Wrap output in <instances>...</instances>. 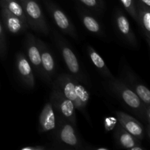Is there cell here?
Segmentation results:
<instances>
[{
	"label": "cell",
	"instance_id": "cell-22",
	"mask_svg": "<svg viewBox=\"0 0 150 150\" xmlns=\"http://www.w3.org/2000/svg\"><path fill=\"white\" fill-rule=\"evenodd\" d=\"M79 1L86 7L95 10H102L104 8L103 0H79Z\"/></svg>",
	"mask_w": 150,
	"mask_h": 150
},
{
	"label": "cell",
	"instance_id": "cell-18",
	"mask_svg": "<svg viewBox=\"0 0 150 150\" xmlns=\"http://www.w3.org/2000/svg\"><path fill=\"white\" fill-rule=\"evenodd\" d=\"M87 51L91 61L93 63L95 67L98 69V71L101 73V75L108 79H113L114 76L111 74V71L108 68L105 62L100 56V54L90 45L87 46Z\"/></svg>",
	"mask_w": 150,
	"mask_h": 150
},
{
	"label": "cell",
	"instance_id": "cell-6",
	"mask_svg": "<svg viewBox=\"0 0 150 150\" xmlns=\"http://www.w3.org/2000/svg\"><path fill=\"white\" fill-rule=\"evenodd\" d=\"M54 35L55 37L56 42L57 43L59 49L60 50L63 59H64L69 71L73 76H75V77L79 78V79L81 78V74L80 65H79L77 57H76L71 48L66 43L65 41L62 40V38L59 35H58L57 32H54Z\"/></svg>",
	"mask_w": 150,
	"mask_h": 150
},
{
	"label": "cell",
	"instance_id": "cell-5",
	"mask_svg": "<svg viewBox=\"0 0 150 150\" xmlns=\"http://www.w3.org/2000/svg\"><path fill=\"white\" fill-rule=\"evenodd\" d=\"M44 2L46 6L47 10L51 15V18L54 20V23L57 25V26L63 32L70 35L73 38L76 39L78 38V35L76 28L68 18V17L64 14V12L49 0H44Z\"/></svg>",
	"mask_w": 150,
	"mask_h": 150
},
{
	"label": "cell",
	"instance_id": "cell-10",
	"mask_svg": "<svg viewBox=\"0 0 150 150\" xmlns=\"http://www.w3.org/2000/svg\"><path fill=\"white\" fill-rule=\"evenodd\" d=\"M37 42L40 54L41 64L45 76L44 80L46 81L47 82H49L55 73V61L51 51L48 49L43 41L40 39H37Z\"/></svg>",
	"mask_w": 150,
	"mask_h": 150
},
{
	"label": "cell",
	"instance_id": "cell-3",
	"mask_svg": "<svg viewBox=\"0 0 150 150\" xmlns=\"http://www.w3.org/2000/svg\"><path fill=\"white\" fill-rule=\"evenodd\" d=\"M23 7L28 26L41 34L47 35L49 28L37 0H19Z\"/></svg>",
	"mask_w": 150,
	"mask_h": 150
},
{
	"label": "cell",
	"instance_id": "cell-4",
	"mask_svg": "<svg viewBox=\"0 0 150 150\" xmlns=\"http://www.w3.org/2000/svg\"><path fill=\"white\" fill-rule=\"evenodd\" d=\"M51 103L53 108L63 118V121L67 122L76 126V108L73 103L62 95L60 91L54 88L51 95Z\"/></svg>",
	"mask_w": 150,
	"mask_h": 150
},
{
	"label": "cell",
	"instance_id": "cell-15",
	"mask_svg": "<svg viewBox=\"0 0 150 150\" xmlns=\"http://www.w3.org/2000/svg\"><path fill=\"white\" fill-rule=\"evenodd\" d=\"M138 23L140 25L148 45H150V7L136 0Z\"/></svg>",
	"mask_w": 150,
	"mask_h": 150
},
{
	"label": "cell",
	"instance_id": "cell-25",
	"mask_svg": "<svg viewBox=\"0 0 150 150\" xmlns=\"http://www.w3.org/2000/svg\"><path fill=\"white\" fill-rule=\"evenodd\" d=\"M46 149V147L42 146H25L22 148L21 150H43Z\"/></svg>",
	"mask_w": 150,
	"mask_h": 150
},
{
	"label": "cell",
	"instance_id": "cell-19",
	"mask_svg": "<svg viewBox=\"0 0 150 150\" xmlns=\"http://www.w3.org/2000/svg\"><path fill=\"white\" fill-rule=\"evenodd\" d=\"M0 4L5 6L9 11H10L13 15L19 18L25 24L28 26L23 7L19 0H0Z\"/></svg>",
	"mask_w": 150,
	"mask_h": 150
},
{
	"label": "cell",
	"instance_id": "cell-7",
	"mask_svg": "<svg viewBox=\"0 0 150 150\" xmlns=\"http://www.w3.org/2000/svg\"><path fill=\"white\" fill-rule=\"evenodd\" d=\"M116 116L117 121L125 130L139 140L144 139L145 137V129L140 122L122 111H116Z\"/></svg>",
	"mask_w": 150,
	"mask_h": 150
},
{
	"label": "cell",
	"instance_id": "cell-20",
	"mask_svg": "<svg viewBox=\"0 0 150 150\" xmlns=\"http://www.w3.org/2000/svg\"><path fill=\"white\" fill-rule=\"evenodd\" d=\"M81 18L83 26L89 32L94 34H97V35L101 34L102 27H101L99 22L95 18L84 13H81Z\"/></svg>",
	"mask_w": 150,
	"mask_h": 150
},
{
	"label": "cell",
	"instance_id": "cell-24",
	"mask_svg": "<svg viewBox=\"0 0 150 150\" xmlns=\"http://www.w3.org/2000/svg\"><path fill=\"white\" fill-rule=\"evenodd\" d=\"M116 124H117V120H115L113 117H108L105 120L104 126H105V130L109 131V130H113L115 127Z\"/></svg>",
	"mask_w": 150,
	"mask_h": 150
},
{
	"label": "cell",
	"instance_id": "cell-13",
	"mask_svg": "<svg viewBox=\"0 0 150 150\" xmlns=\"http://www.w3.org/2000/svg\"><path fill=\"white\" fill-rule=\"evenodd\" d=\"M1 8V16H2L3 23L7 28L8 32L10 33L18 34L23 32L28 28L27 25L25 24L19 18L13 15L10 11H9L5 6L0 4Z\"/></svg>",
	"mask_w": 150,
	"mask_h": 150
},
{
	"label": "cell",
	"instance_id": "cell-1",
	"mask_svg": "<svg viewBox=\"0 0 150 150\" xmlns=\"http://www.w3.org/2000/svg\"><path fill=\"white\" fill-rule=\"evenodd\" d=\"M105 86L111 92L118 97L134 114L139 116L141 120L146 121V109L149 105H145L126 83L114 77L107 81Z\"/></svg>",
	"mask_w": 150,
	"mask_h": 150
},
{
	"label": "cell",
	"instance_id": "cell-8",
	"mask_svg": "<svg viewBox=\"0 0 150 150\" xmlns=\"http://www.w3.org/2000/svg\"><path fill=\"white\" fill-rule=\"evenodd\" d=\"M26 48L27 51L28 59L31 65L42 79H45L42 64H41L40 54L38 48L37 39L32 34L28 33L26 38Z\"/></svg>",
	"mask_w": 150,
	"mask_h": 150
},
{
	"label": "cell",
	"instance_id": "cell-26",
	"mask_svg": "<svg viewBox=\"0 0 150 150\" xmlns=\"http://www.w3.org/2000/svg\"><path fill=\"white\" fill-rule=\"evenodd\" d=\"M139 2L142 3L144 5L147 6V7H150V0H138Z\"/></svg>",
	"mask_w": 150,
	"mask_h": 150
},
{
	"label": "cell",
	"instance_id": "cell-21",
	"mask_svg": "<svg viewBox=\"0 0 150 150\" xmlns=\"http://www.w3.org/2000/svg\"><path fill=\"white\" fill-rule=\"evenodd\" d=\"M125 10L138 23V13L136 9V0H120Z\"/></svg>",
	"mask_w": 150,
	"mask_h": 150
},
{
	"label": "cell",
	"instance_id": "cell-9",
	"mask_svg": "<svg viewBox=\"0 0 150 150\" xmlns=\"http://www.w3.org/2000/svg\"><path fill=\"white\" fill-rule=\"evenodd\" d=\"M114 21L115 26L119 33L121 36L128 42L130 45L134 47L138 46V41L136 40L134 32L132 29L127 18L125 16L124 13L120 11L119 9L116 10L114 15Z\"/></svg>",
	"mask_w": 150,
	"mask_h": 150
},
{
	"label": "cell",
	"instance_id": "cell-14",
	"mask_svg": "<svg viewBox=\"0 0 150 150\" xmlns=\"http://www.w3.org/2000/svg\"><path fill=\"white\" fill-rule=\"evenodd\" d=\"M56 127V117L51 102L47 103L42 108L39 117V131H51Z\"/></svg>",
	"mask_w": 150,
	"mask_h": 150
},
{
	"label": "cell",
	"instance_id": "cell-16",
	"mask_svg": "<svg viewBox=\"0 0 150 150\" xmlns=\"http://www.w3.org/2000/svg\"><path fill=\"white\" fill-rule=\"evenodd\" d=\"M115 139L118 144L125 149H131L134 146H142V141L128 133L120 125L116 128Z\"/></svg>",
	"mask_w": 150,
	"mask_h": 150
},
{
	"label": "cell",
	"instance_id": "cell-12",
	"mask_svg": "<svg viewBox=\"0 0 150 150\" xmlns=\"http://www.w3.org/2000/svg\"><path fill=\"white\" fill-rule=\"evenodd\" d=\"M16 67L23 83L28 87L33 88L35 86V81L32 66L23 53L19 52L16 55Z\"/></svg>",
	"mask_w": 150,
	"mask_h": 150
},
{
	"label": "cell",
	"instance_id": "cell-27",
	"mask_svg": "<svg viewBox=\"0 0 150 150\" xmlns=\"http://www.w3.org/2000/svg\"><path fill=\"white\" fill-rule=\"evenodd\" d=\"M98 150H108V149H106V148H99Z\"/></svg>",
	"mask_w": 150,
	"mask_h": 150
},
{
	"label": "cell",
	"instance_id": "cell-23",
	"mask_svg": "<svg viewBox=\"0 0 150 150\" xmlns=\"http://www.w3.org/2000/svg\"><path fill=\"white\" fill-rule=\"evenodd\" d=\"M6 50H7V45H6L5 34H4L2 25L0 22V55L4 56Z\"/></svg>",
	"mask_w": 150,
	"mask_h": 150
},
{
	"label": "cell",
	"instance_id": "cell-11",
	"mask_svg": "<svg viewBox=\"0 0 150 150\" xmlns=\"http://www.w3.org/2000/svg\"><path fill=\"white\" fill-rule=\"evenodd\" d=\"M57 136L60 142L74 149L83 148L81 142L76 134L74 126L67 122L64 121L63 124L59 127Z\"/></svg>",
	"mask_w": 150,
	"mask_h": 150
},
{
	"label": "cell",
	"instance_id": "cell-17",
	"mask_svg": "<svg viewBox=\"0 0 150 150\" xmlns=\"http://www.w3.org/2000/svg\"><path fill=\"white\" fill-rule=\"evenodd\" d=\"M126 79H127L129 84L130 86L129 87L139 96V98L142 100V102L146 105H150V91L147 87L134 78L132 73H125Z\"/></svg>",
	"mask_w": 150,
	"mask_h": 150
},
{
	"label": "cell",
	"instance_id": "cell-2",
	"mask_svg": "<svg viewBox=\"0 0 150 150\" xmlns=\"http://www.w3.org/2000/svg\"><path fill=\"white\" fill-rule=\"evenodd\" d=\"M54 88L70 100L76 109L83 111L86 108L89 100V92L73 77L66 74L60 75L57 79Z\"/></svg>",
	"mask_w": 150,
	"mask_h": 150
}]
</instances>
